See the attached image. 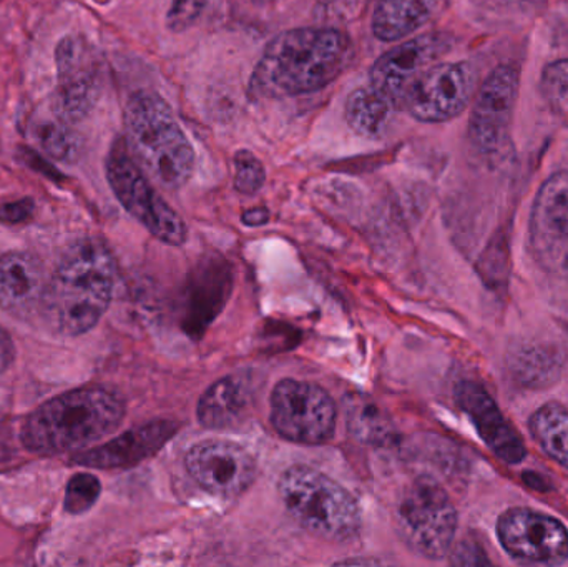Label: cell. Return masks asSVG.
Instances as JSON below:
<instances>
[{"mask_svg":"<svg viewBox=\"0 0 568 567\" xmlns=\"http://www.w3.org/2000/svg\"><path fill=\"white\" fill-rule=\"evenodd\" d=\"M440 0H381L374 10L373 32L383 42H396L426 26Z\"/></svg>","mask_w":568,"mask_h":567,"instance_id":"obj_20","label":"cell"},{"mask_svg":"<svg viewBox=\"0 0 568 567\" xmlns=\"http://www.w3.org/2000/svg\"><path fill=\"white\" fill-rule=\"evenodd\" d=\"M346 415L351 435L364 445L390 446L396 442L397 433L393 423L369 399L363 396L349 398Z\"/></svg>","mask_w":568,"mask_h":567,"instance_id":"obj_23","label":"cell"},{"mask_svg":"<svg viewBox=\"0 0 568 567\" xmlns=\"http://www.w3.org/2000/svg\"><path fill=\"white\" fill-rule=\"evenodd\" d=\"M480 553L476 545L470 543H460L459 548H456L453 555L454 565H489V559L484 555H477Z\"/></svg>","mask_w":568,"mask_h":567,"instance_id":"obj_30","label":"cell"},{"mask_svg":"<svg viewBox=\"0 0 568 567\" xmlns=\"http://www.w3.org/2000/svg\"><path fill=\"white\" fill-rule=\"evenodd\" d=\"M105 172L116 200L155 239L172 246H182L186 242L189 232L182 216L150 185L123 140H116L110 149Z\"/></svg>","mask_w":568,"mask_h":567,"instance_id":"obj_7","label":"cell"},{"mask_svg":"<svg viewBox=\"0 0 568 567\" xmlns=\"http://www.w3.org/2000/svg\"><path fill=\"white\" fill-rule=\"evenodd\" d=\"M530 240L540 262L554 269L567 265L568 172L554 173L540 186L530 215Z\"/></svg>","mask_w":568,"mask_h":567,"instance_id":"obj_15","label":"cell"},{"mask_svg":"<svg viewBox=\"0 0 568 567\" xmlns=\"http://www.w3.org/2000/svg\"><path fill=\"white\" fill-rule=\"evenodd\" d=\"M534 442L547 456L568 469V409L559 403H547L530 416Z\"/></svg>","mask_w":568,"mask_h":567,"instance_id":"obj_22","label":"cell"},{"mask_svg":"<svg viewBox=\"0 0 568 567\" xmlns=\"http://www.w3.org/2000/svg\"><path fill=\"white\" fill-rule=\"evenodd\" d=\"M57 110L70 122L89 115L100 97V73L89 45L80 37H65L55 49Z\"/></svg>","mask_w":568,"mask_h":567,"instance_id":"obj_14","label":"cell"},{"mask_svg":"<svg viewBox=\"0 0 568 567\" xmlns=\"http://www.w3.org/2000/svg\"><path fill=\"white\" fill-rule=\"evenodd\" d=\"M519 92V75L510 65H499L477 93L470 117V139L484 155H499L509 142L510 122Z\"/></svg>","mask_w":568,"mask_h":567,"instance_id":"obj_12","label":"cell"},{"mask_svg":"<svg viewBox=\"0 0 568 567\" xmlns=\"http://www.w3.org/2000/svg\"><path fill=\"white\" fill-rule=\"evenodd\" d=\"M33 210H36V203L30 199L3 203V205H0V222L9 223V225L26 222L32 216Z\"/></svg>","mask_w":568,"mask_h":567,"instance_id":"obj_29","label":"cell"},{"mask_svg":"<svg viewBox=\"0 0 568 567\" xmlns=\"http://www.w3.org/2000/svg\"><path fill=\"white\" fill-rule=\"evenodd\" d=\"M125 130L133 159L163 189H182L192 179L195 150L162 97L133 93L125 107Z\"/></svg>","mask_w":568,"mask_h":567,"instance_id":"obj_4","label":"cell"},{"mask_svg":"<svg viewBox=\"0 0 568 567\" xmlns=\"http://www.w3.org/2000/svg\"><path fill=\"white\" fill-rule=\"evenodd\" d=\"M256 3H268L273 2V0H255Z\"/></svg>","mask_w":568,"mask_h":567,"instance_id":"obj_32","label":"cell"},{"mask_svg":"<svg viewBox=\"0 0 568 567\" xmlns=\"http://www.w3.org/2000/svg\"><path fill=\"white\" fill-rule=\"evenodd\" d=\"M393 103L374 87L354 90L346 102V122L357 135L377 139L383 135L390 119Z\"/></svg>","mask_w":568,"mask_h":567,"instance_id":"obj_21","label":"cell"},{"mask_svg":"<svg viewBox=\"0 0 568 567\" xmlns=\"http://www.w3.org/2000/svg\"><path fill=\"white\" fill-rule=\"evenodd\" d=\"M287 515L310 535L327 541H349L361 529L356 498L339 483L306 465L290 466L278 482Z\"/></svg>","mask_w":568,"mask_h":567,"instance_id":"obj_5","label":"cell"},{"mask_svg":"<svg viewBox=\"0 0 568 567\" xmlns=\"http://www.w3.org/2000/svg\"><path fill=\"white\" fill-rule=\"evenodd\" d=\"M456 402L469 416L483 442L493 449L500 462L519 465L526 459V443L504 418L499 406L484 386L467 379L460 382L456 386Z\"/></svg>","mask_w":568,"mask_h":567,"instance_id":"obj_16","label":"cell"},{"mask_svg":"<svg viewBox=\"0 0 568 567\" xmlns=\"http://www.w3.org/2000/svg\"><path fill=\"white\" fill-rule=\"evenodd\" d=\"M252 406V396L243 379L226 376L213 383L199 402L196 416L209 429L236 428L245 422Z\"/></svg>","mask_w":568,"mask_h":567,"instance_id":"obj_19","label":"cell"},{"mask_svg":"<svg viewBox=\"0 0 568 567\" xmlns=\"http://www.w3.org/2000/svg\"><path fill=\"white\" fill-rule=\"evenodd\" d=\"M100 495H102V483L95 475L77 473L67 485L63 509L69 515H83L95 506Z\"/></svg>","mask_w":568,"mask_h":567,"instance_id":"obj_25","label":"cell"},{"mask_svg":"<svg viewBox=\"0 0 568 567\" xmlns=\"http://www.w3.org/2000/svg\"><path fill=\"white\" fill-rule=\"evenodd\" d=\"M542 92L550 109L568 123V59L557 60L542 73Z\"/></svg>","mask_w":568,"mask_h":567,"instance_id":"obj_26","label":"cell"},{"mask_svg":"<svg viewBox=\"0 0 568 567\" xmlns=\"http://www.w3.org/2000/svg\"><path fill=\"white\" fill-rule=\"evenodd\" d=\"M115 282V260L105 243L92 236L77 240L50 275L42 310L60 335H85L109 310Z\"/></svg>","mask_w":568,"mask_h":567,"instance_id":"obj_1","label":"cell"},{"mask_svg":"<svg viewBox=\"0 0 568 567\" xmlns=\"http://www.w3.org/2000/svg\"><path fill=\"white\" fill-rule=\"evenodd\" d=\"M396 523L409 549L437 561L453 549L459 519L446 489L430 476H419L404 488Z\"/></svg>","mask_w":568,"mask_h":567,"instance_id":"obj_6","label":"cell"},{"mask_svg":"<svg viewBox=\"0 0 568 567\" xmlns=\"http://www.w3.org/2000/svg\"><path fill=\"white\" fill-rule=\"evenodd\" d=\"M346 36L336 29L287 30L266 45L252 75L258 97H294L329 85L347 59Z\"/></svg>","mask_w":568,"mask_h":567,"instance_id":"obj_3","label":"cell"},{"mask_svg":"<svg viewBox=\"0 0 568 567\" xmlns=\"http://www.w3.org/2000/svg\"><path fill=\"white\" fill-rule=\"evenodd\" d=\"M270 408V422L286 442L317 446L334 436L336 403L320 385L284 378L273 388Z\"/></svg>","mask_w":568,"mask_h":567,"instance_id":"obj_8","label":"cell"},{"mask_svg":"<svg viewBox=\"0 0 568 567\" xmlns=\"http://www.w3.org/2000/svg\"><path fill=\"white\" fill-rule=\"evenodd\" d=\"M235 189L243 195H255L265 185L266 172L255 153L240 150L235 153Z\"/></svg>","mask_w":568,"mask_h":567,"instance_id":"obj_27","label":"cell"},{"mask_svg":"<svg viewBox=\"0 0 568 567\" xmlns=\"http://www.w3.org/2000/svg\"><path fill=\"white\" fill-rule=\"evenodd\" d=\"M270 212L266 209H252L243 213L242 222L246 226H262L270 222Z\"/></svg>","mask_w":568,"mask_h":567,"instance_id":"obj_31","label":"cell"},{"mask_svg":"<svg viewBox=\"0 0 568 567\" xmlns=\"http://www.w3.org/2000/svg\"><path fill=\"white\" fill-rule=\"evenodd\" d=\"M205 6L206 0H173L166 13V27L172 32H185L190 27L195 26Z\"/></svg>","mask_w":568,"mask_h":567,"instance_id":"obj_28","label":"cell"},{"mask_svg":"<svg viewBox=\"0 0 568 567\" xmlns=\"http://www.w3.org/2000/svg\"><path fill=\"white\" fill-rule=\"evenodd\" d=\"M50 275L39 256L9 252L0 256V308L13 316H29L43 308Z\"/></svg>","mask_w":568,"mask_h":567,"instance_id":"obj_18","label":"cell"},{"mask_svg":"<svg viewBox=\"0 0 568 567\" xmlns=\"http://www.w3.org/2000/svg\"><path fill=\"white\" fill-rule=\"evenodd\" d=\"M126 415L125 402L105 386H83L62 393L27 416L20 442L40 456L83 452L113 435Z\"/></svg>","mask_w":568,"mask_h":567,"instance_id":"obj_2","label":"cell"},{"mask_svg":"<svg viewBox=\"0 0 568 567\" xmlns=\"http://www.w3.org/2000/svg\"><path fill=\"white\" fill-rule=\"evenodd\" d=\"M175 432V423L165 422V419L146 423L99 448L77 453L72 456V463L95 469L130 468L160 452L173 438Z\"/></svg>","mask_w":568,"mask_h":567,"instance_id":"obj_17","label":"cell"},{"mask_svg":"<svg viewBox=\"0 0 568 567\" xmlns=\"http://www.w3.org/2000/svg\"><path fill=\"white\" fill-rule=\"evenodd\" d=\"M450 40L443 33H424L384 53L371 69V87L389 99L394 109L403 107L414 80L433 67L449 50Z\"/></svg>","mask_w":568,"mask_h":567,"instance_id":"obj_13","label":"cell"},{"mask_svg":"<svg viewBox=\"0 0 568 567\" xmlns=\"http://www.w3.org/2000/svg\"><path fill=\"white\" fill-rule=\"evenodd\" d=\"M497 538L510 558L526 565L557 566L568 559V531L559 519L514 508L497 522Z\"/></svg>","mask_w":568,"mask_h":567,"instance_id":"obj_11","label":"cell"},{"mask_svg":"<svg viewBox=\"0 0 568 567\" xmlns=\"http://www.w3.org/2000/svg\"><path fill=\"white\" fill-rule=\"evenodd\" d=\"M476 90V72L469 63H434L407 89L403 107L419 122H447L459 115Z\"/></svg>","mask_w":568,"mask_h":567,"instance_id":"obj_9","label":"cell"},{"mask_svg":"<svg viewBox=\"0 0 568 567\" xmlns=\"http://www.w3.org/2000/svg\"><path fill=\"white\" fill-rule=\"evenodd\" d=\"M185 468L200 488L226 499L245 495L258 475L248 449L220 438L195 443L186 453Z\"/></svg>","mask_w":568,"mask_h":567,"instance_id":"obj_10","label":"cell"},{"mask_svg":"<svg viewBox=\"0 0 568 567\" xmlns=\"http://www.w3.org/2000/svg\"><path fill=\"white\" fill-rule=\"evenodd\" d=\"M70 123L72 122L55 109L53 119L42 117L33 122L32 136L47 155L57 160L75 159L79 153V140L73 135Z\"/></svg>","mask_w":568,"mask_h":567,"instance_id":"obj_24","label":"cell"}]
</instances>
